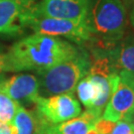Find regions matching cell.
<instances>
[{"mask_svg": "<svg viewBox=\"0 0 134 134\" xmlns=\"http://www.w3.org/2000/svg\"><path fill=\"white\" fill-rule=\"evenodd\" d=\"M4 72H7V59L6 53H3L0 50V75Z\"/></svg>", "mask_w": 134, "mask_h": 134, "instance_id": "cell-16", "label": "cell"}, {"mask_svg": "<svg viewBox=\"0 0 134 134\" xmlns=\"http://www.w3.org/2000/svg\"><path fill=\"white\" fill-rule=\"evenodd\" d=\"M0 91L4 92L19 104H35L41 96L39 92L38 77L31 74H19L0 81Z\"/></svg>", "mask_w": 134, "mask_h": 134, "instance_id": "cell-8", "label": "cell"}, {"mask_svg": "<svg viewBox=\"0 0 134 134\" xmlns=\"http://www.w3.org/2000/svg\"><path fill=\"white\" fill-rule=\"evenodd\" d=\"M26 11L19 0H0V35L16 36L22 33Z\"/></svg>", "mask_w": 134, "mask_h": 134, "instance_id": "cell-10", "label": "cell"}, {"mask_svg": "<svg viewBox=\"0 0 134 134\" xmlns=\"http://www.w3.org/2000/svg\"><path fill=\"white\" fill-rule=\"evenodd\" d=\"M134 115V74L126 71L118 72V81L112 91L102 118L112 122L132 119Z\"/></svg>", "mask_w": 134, "mask_h": 134, "instance_id": "cell-5", "label": "cell"}, {"mask_svg": "<svg viewBox=\"0 0 134 134\" xmlns=\"http://www.w3.org/2000/svg\"><path fill=\"white\" fill-rule=\"evenodd\" d=\"M36 105V111L46 122L58 124L77 117L82 112L80 101L75 93H62L52 96H40Z\"/></svg>", "mask_w": 134, "mask_h": 134, "instance_id": "cell-7", "label": "cell"}, {"mask_svg": "<svg viewBox=\"0 0 134 134\" xmlns=\"http://www.w3.org/2000/svg\"><path fill=\"white\" fill-rule=\"evenodd\" d=\"M100 50L116 71L134 74V38H123L109 48Z\"/></svg>", "mask_w": 134, "mask_h": 134, "instance_id": "cell-11", "label": "cell"}, {"mask_svg": "<svg viewBox=\"0 0 134 134\" xmlns=\"http://www.w3.org/2000/svg\"><path fill=\"white\" fill-rule=\"evenodd\" d=\"M41 134H43V133H41Z\"/></svg>", "mask_w": 134, "mask_h": 134, "instance_id": "cell-21", "label": "cell"}, {"mask_svg": "<svg viewBox=\"0 0 134 134\" xmlns=\"http://www.w3.org/2000/svg\"><path fill=\"white\" fill-rule=\"evenodd\" d=\"M109 134H134L131 126V120L122 119L115 122Z\"/></svg>", "mask_w": 134, "mask_h": 134, "instance_id": "cell-14", "label": "cell"}, {"mask_svg": "<svg viewBox=\"0 0 134 134\" xmlns=\"http://www.w3.org/2000/svg\"><path fill=\"white\" fill-rule=\"evenodd\" d=\"M129 21L130 24L132 26V28L134 29V4L131 8V11H130V15H129Z\"/></svg>", "mask_w": 134, "mask_h": 134, "instance_id": "cell-19", "label": "cell"}, {"mask_svg": "<svg viewBox=\"0 0 134 134\" xmlns=\"http://www.w3.org/2000/svg\"><path fill=\"white\" fill-rule=\"evenodd\" d=\"M23 25L24 28L31 29L34 33L66 39L80 47L96 41L92 30L86 25L66 19L35 16L30 14L28 10L23 16Z\"/></svg>", "mask_w": 134, "mask_h": 134, "instance_id": "cell-4", "label": "cell"}, {"mask_svg": "<svg viewBox=\"0 0 134 134\" xmlns=\"http://www.w3.org/2000/svg\"><path fill=\"white\" fill-rule=\"evenodd\" d=\"M91 65V54L80 47L79 52L72 58L37 74L40 96L47 97L62 93H75L79 81L90 72Z\"/></svg>", "mask_w": 134, "mask_h": 134, "instance_id": "cell-2", "label": "cell"}, {"mask_svg": "<svg viewBox=\"0 0 134 134\" xmlns=\"http://www.w3.org/2000/svg\"><path fill=\"white\" fill-rule=\"evenodd\" d=\"M131 126H132V130H133V133H134V115L131 119Z\"/></svg>", "mask_w": 134, "mask_h": 134, "instance_id": "cell-20", "label": "cell"}, {"mask_svg": "<svg viewBox=\"0 0 134 134\" xmlns=\"http://www.w3.org/2000/svg\"><path fill=\"white\" fill-rule=\"evenodd\" d=\"M79 50L80 46L68 40L34 33L10 47L6 53L7 72L34 71L38 74L72 58Z\"/></svg>", "mask_w": 134, "mask_h": 134, "instance_id": "cell-1", "label": "cell"}, {"mask_svg": "<svg viewBox=\"0 0 134 134\" xmlns=\"http://www.w3.org/2000/svg\"><path fill=\"white\" fill-rule=\"evenodd\" d=\"M12 124L16 128L17 134H41L42 118L36 110L26 109L19 105L16 111Z\"/></svg>", "mask_w": 134, "mask_h": 134, "instance_id": "cell-12", "label": "cell"}, {"mask_svg": "<svg viewBox=\"0 0 134 134\" xmlns=\"http://www.w3.org/2000/svg\"><path fill=\"white\" fill-rule=\"evenodd\" d=\"M0 134H17V131L13 124L0 121Z\"/></svg>", "mask_w": 134, "mask_h": 134, "instance_id": "cell-15", "label": "cell"}, {"mask_svg": "<svg viewBox=\"0 0 134 134\" xmlns=\"http://www.w3.org/2000/svg\"><path fill=\"white\" fill-rule=\"evenodd\" d=\"M19 103L0 91V121L12 124Z\"/></svg>", "mask_w": 134, "mask_h": 134, "instance_id": "cell-13", "label": "cell"}, {"mask_svg": "<svg viewBox=\"0 0 134 134\" xmlns=\"http://www.w3.org/2000/svg\"><path fill=\"white\" fill-rule=\"evenodd\" d=\"M88 22L102 49L109 48L124 37L127 9L121 0H91Z\"/></svg>", "mask_w": 134, "mask_h": 134, "instance_id": "cell-3", "label": "cell"}, {"mask_svg": "<svg viewBox=\"0 0 134 134\" xmlns=\"http://www.w3.org/2000/svg\"><path fill=\"white\" fill-rule=\"evenodd\" d=\"M90 7L91 0H41L28 9V12L35 16L70 20L91 28Z\"/></svg>", "mask_w": 134, "mask_h": 134, "instance_id": "cell-6", "label": "cell"}, {"mask_svg": "<svg viewBox=\"0 0 134 134\" xmlns=\"http://www.w3.org/2000/svg\"><path fill=\"white\" fill-rule=\"evenodd\" d=\"M121 1L123 2V4L125 5V7H126L127 10L132 8V6L134 4V0H121Z\"/></svg>", "mask_w": 134, "mask_h": 134, "instance_id": "cell-18", "label": "cell"}, {"mask_svg": "<svg viewBox=\"0 0 134 134\" xmlns=\"http://www.w3.org/2000/svg\"><path fill=\"white\" fill-rule=\"evenodd\" d=\"M99 118L87 109L77 117L58 124H50L42 118L41 132L43 134H98L94 125Z\"/></svg>", "mask_w": 134, "mask_h": 134, "instance_id": "cell-9", "label": "cell"}, {"mask_svg": "<svg viewBox=\"0 0 134 134\" xmlns=\"http://www.w3.org/2000/svg\"><path fill=\"white\" fill-rule=\"evenodd\" d=\"M19 1L27 10L30 9L32 6H34L38 2V0H19Z\"/></svg>", "mask_w": 134, "mask_h": 134, "instance_id": "cell-17", "label": "cell"}]
</instances>
